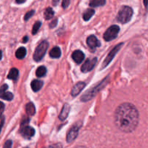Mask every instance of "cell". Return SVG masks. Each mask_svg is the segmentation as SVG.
<instances>
[{"instance_id": "10", "label": "cell", "mask_w": 148, "mask_h": 148, "mask_svg": "<svg viewBox=\"0 0 148 148\" xmlns=\"http://www.w3.org/2000/svg\"><path fill=\"white\" fill-rule=\"evenodd\" d=\"M87 44L91 49H95L96 47L101 46V42L98 40L96 36H94V35L88 36V38L87 39Z\"/></svg>"}, {"instance_id": "24", "label": "cell", "mask_w": 148, "mask_h": 148, "mask_svg": "<svg viewBox=\"0 0 148 148\" xmlns=\"http://www.w3.org/2000/svg\"><path fill=\"white\" fill-rule=\"evenodd\" d=\"M40 26H41V22L40 21H37L34 25H33V30H32V33H33V35L37 33V32L38 31L39 28H40Z\"/></svg>"}, {"instance_id": "22", "label": "cell", "mask_w": 148, "mask_h": 148, "mask_svg": "<svg viewBox=\"0 0 148 148\" xmlns=\"http://www.w3.org/2000/svg\"><path fill=\"white\" fill-rule=\"evenodd\" d=\"M46 71H47V70H46V68L45 66L38 67V68H37V70H36V75H37L38 77L44 76L46 73Z\"/></svg>"}, {"instance_id": "26", "label": "cell", "mask_w": 148, "mask_h": 148, "mask_svg": "<svg viewBox=\"0 0 148 148\" xmlns=\"http://www.w3.org/2000/svg\"><path fill=\"white\" fill-rule=\"evenodd\" d=\"M12 142L9 139V140L6 141V142L4 143L3 148H12Z\"/></svg>"}, {"instance_id": "6", "label": "cell", "mask_w": 148, "mask_h": 148, "mask_svg": "<svg viewBox=\"0 0 148 148\" xmlns=\"http://www.w3.org/2000/svg\"><path fill=\"white\" fill-rule=\"evenodd\" d=\"M122 45H123V43L119 44L117 46H116L115 47H114V49H113L112 50H111V52L108 53V55H107V57H106V58L105 59V60L103 61V65H102V68H106V67L107 65H108V64L111 62V60L114 59V56L116 55L117 52H118L119 51V49H121V47L122 46Z\"/></svg>"}, {"instance_id": "18", "label": "cell", "mask_w": 148, "mask_h": 148, "mask_svg": "<svg viewBox=\"0 0 148 148\" xmlns=\"http://www.w3.org/2000/svg\"><path fill=\"white\" fill-rule=\"evenodd\" d=\"M25 111L28 115H33L36 113V108H35L34 104L32 102L27 103L25 105Z\"/></svg>"}, {"instance_id": "20", "label": "cell", "mask_w": 148, "mask_h": 148, "mask_svg": "<svg viewBox=\"0 0 148 148\" xmlns=\"http://www.w3.org/2000/svg\"><path fill=\"white\" fill-rule=\"evenodd\" d=\"M43 15H44V18L46 20H50V19H51L53 17V15H54V12H53V9L51 7H48V8H46L45 10Z\"/></svg>"}, {"instance_id": "8", "label": "cell", "mask_w": 148, "mask_h": 148, "mask_svg": "<svg viewBox=\"0 0 148 148\" xmlns=\"http://www.w3.org/2000/svg\"><path fill=\"white\" fill-rule=\"evenodd\" d=\"M80 128L79 125H74L72 128L68 131L67 135H66V142L68 143L72 142V141L75 140L77 136L78 133H79V129Z\"/></svg>"}, {"instance_id": "28", "label": "cell", "mask_w": 148, "mask_h": 148, "mask_svg": "<svg viewBox=\"0 0 148 148\" xmlns=\"http://www.w3.org/2000/svg\"><path fill=\"white\" fill-rule=\"evenodd\" d=\"M48 148H63V147H62V145L61 143H56L54 144V145H51Z\"/></svg>"}, {"instance_id": "29", "label": "cell", "mask_w": 148, "mask_h": 148, "mask_svg": "<svg viewBox=\"0 0 148 148\" xmlns=\"http://www.w3.org/2000/svg\"><path fill=\"white\" fill-rule=\"evenodd\" d=\"M7 88H8V86H7V84H4V85L1 86V89H0V94H1V93L5 92L6 90L7 89Z\"/></svg>"}, {"instance_id": "2", "label": "cell", "mask_w": 148, "mask_h": 148, "mask_svg": "<svg viewBox=\"0 0 148 148\" xmlns=\"http://www.w3.org/2000/svg\"><path fill=\"white\" fill-rule=\"evenodd\" d=\"M108 77H106V78H104L102 81L99 83L97 86H95L92 87L91 89H90L89 90L87 91L86 93L83 94L81 97V100L82 102H87V101H89L91 99L93 98L101 89H102L103 87H105V86L106 85V84L108 83Z\"/></svg>"}, {"instance_id": "21", "label": "cell", "mask_w": 148, "mask_h": 148, "mask_svg": "<svg viewBox=\"0 0 148 148\" xmlns=\"http://www.w3.org/2000/svg\"><path fill=\"white\" fill-rule=\"evenodd\" d=\"M106 0H90V6L92 7H101V6L105 5Z\"/></svg>"}, {"instance_id": "23", "label": "cell", "mask_w": 148, "mask_h": 148, "mask_svg": "<svg viewBox=\"0 0 148 148\" xmlns=\"http://www.w3.org/2000/svg\"><path fill=\"white\" fill-rule=\"evenodd\" d=\"M0 97L3 100H7V101H11L13 99V94L11 92H9V91H5V92L0 94Z\"/></svg>"}, {"instance_id": "31", "label": "cell", "mask_w": 148, "mask_h": 148, "mask_svg": "<svg viewBox=\"0 0 148 148\" xmlns=\"http://www.w3.org/2000/svg\"><path fill=\"white\" fill-rule=\"evenodd\" d=\"M15 1L17 4H23V3H24L26 0H15Z\"/></svg>"}, {"instance_id": "1", "label": "cell", "mask_w": 148, "mask_h": 148, "mask_svg": "<svg viewBox=\"0 0 148 148\" xmlns=\"http://www.w3.org/2000/svg\"><path fill=\"white\" fill-rule=\"evenodd\" d=\"M114 123L121 131L132 132L139 123L138 110L131 103L124 102L120 104L114 113Z\"/></svg>"}, {"instance_id": "3", "label": "cell", "mask_w": 148, "mask_h": 148, "mask_svg": "<svg viewBox=\"0 0 148 148\" xmlns=\"http://www.w3.org/2000/svg\"><path fill=\"white\" fill-rule=\"evenodd\" d=\"M133 15V10L132 9L128 6H123L120 10L119 11L118 15H117V20L119 23H127L131 20L132 17Z\"/></svg>"}, {"instance_id": "35", "label": "cell", "mask_w": 148, "mask_h": 148, "mask_svg": "<svg viewBox=\"0 0 148 148\" xmlns=\"http://www.w3.org/2000/svg\"><path fill=\"white\" fill-rule=\"evenodd\" d=\"M59 2V0H53V5L56 6L57 4V3Z\"/></svg>"}, {"instance_id": "17", "label": "cell", "mask_w": 148, "mask_h": 148, "mask_svg": "<svg viewBox=\"0 0 148 148\" xmlns=\"http://www.w3.org/2000/svg\"><path fill=\"white\" fill-rule=\"evenodd\" d=\"M26 54H27V51H26V49L25 47H20L17 49L15 52V56L17 59H23V58L25 57Z\"/></svg>"}, {"instance_id": "27", "label": "cell", "mask_w": 148, "mask_h": 148, "mask_svg": "<svg viewBox=\"0 0 148 148\" xmlns=\"http://www.w3.org/2000/svg\"><path fill=\"white\" fill-rule=\"evenodd\" d=\"M70 1L71 0H63V1H62V7L64 9L67 8L68 6L70 4Z\"/></svg>"}, {"instance_id": "11", "label": "cell", "mask_w": 148, "mask_h": 148, "mask_svg": "<svg viewBox=\"0 0 148 148\" xmlns=\"http://www.w3.org/2000/svg\"><path fill=\"white\" fill-rule=\"evenodd\" d=\"M72 57L76 63L80 64L85 59V54L81 50H76L72 53Z\"/></svg>"}, {"instance_id": "5", "label": "cell", "mask_w": 148, "mask_h": 148, "mask_svg": "<svg viewBox=\"0 0 148 148\" xmlns=\"http://www.w3.org/2000/svg\"><path fill=\"white\" fill-rule=\"evenodd\" d=\"M119 30L120 28L118 26L113 25V26H110V27L106 30L105 33H104L103 35V39H105L106 41L114 40L115 38L117 37Z\"/></svg>"}, {"instance_id": "36", "label": "cell", "mask_w": 148, "mask_h": 148, "mask_svg": "<svg viewBox=\"0 0 148 148\" xmlns=\"http://www.w3.org/2000/svg\"><path fill=\"white\" fill-rule=\"evenodd\" d=\"M77 148H86V147H81V146H79V147H77Z\"/></svg>"}, {"instance_id": "16", "label": "cell", "mask_w": 148, "mask_h": 148, "mask_svg": "<svg viewBox=\"0 0 148 148\" xmlns=\"http://www.w3.org/2000/svg\"><path fill=\"white\" fill-rule=\"evenodd\" d=\"M61 55H62V52H61L60 48L58 46L53 47L49 52V55L52 58H59L61 57Z\"/></svg>"}, {"instance_id": "15", "label": "cell", "mask_w": 148, "mask_h": 148, "mask_svg": "<svg viewBox=\"0 0 148 148\" xmlns=\"http://www.w3.org/2000/svg\"><path fill=\"white\" fill-rule=\"evenodd\" d=\"M19 76V71L17 68H13L9 72L8 75H7V78H10V79L13 80V81H16V80L18 78Z\"/></svg>"}, {"instance_id": "12", "label": "cell", "mask_w": 148, "mask_h": 148, "mask_svg": "<svg viewBox=\"0 0 148 148\" xmlns=\"http://www.w3.org/2000/svg\"><path fill=\"white\" fill-rule=\"evenodd\" d=\"M85 84L84 82L77 83V84L74 86L73 88H72L71 94H72V95L73 96V97H76V96H77L78 94L82 91V89L85 88Z\"/></svg>"}, {"instance_id": "4", "label": "cell", "mask_w": 148, "mask_h": 148, "mask_svg": "<svg viewBox=\"0 0 148 148\" xmlns=\"http://www.w3.org/2000/svg\"><path fill=\"white\" fill-rule=\"evenodd\" d=\"M48 47H49L48 41H43L42 42H40L38 46L36 47L34 54H33V59H34V60H36V62H39L40 59H43Z\"/></svg>"}, {"instance_id": "19", "label": "cell", "mask_w": 148, "mask_h": 148, "mask_svg": "<svg viewBox=\"0 0 148 148\" xmlns=\"http://www.w3.org/2000/svg\"><path fill=\"white\" fill-rule=\"evenodd\" d=\"M95 14V10L93 9H88L85 12L83 13V19L85 21H88L92 17V16Z\"/></svg>"}, {"instance_id": "7", "label": "cell", "mask_w": 148, "mask_h": 148, "mask_svg": "<svg viewBox=\"0 0 148 148\" xmlns=\"http://www.w3.org/2000/svg\"><path fill=\"white\" fill-rule=\"evenodd\" d=\"M20 133L22 136L25 139H31L35 134V129L31 126H29L27 125L21 126V129L20 130Z\"/></svg>"}, {"instance_id": "13", "label": "cell", "mask_w": 148, "mask_h": 148, "mask_svg": "<svg viewBox=\"0 0 148 148\" xmlns=\"http://www.w3.org/2000/svg\"><path fill=\"white\" fill-rule=\"evenodd\" d=\"M69 111H70V106H69L67 103H65V104H64L63 107H62V110L59 116V119H60L61 120H65V119L67 118Z\"/></svg>"}, {"instance_id": "30", "label": "cell", "mask_w": 148, "mask_h": 148, "mask_svg": "<svg viewBox=\"0 0 148 148\" xmlns=\"http://www.w3.org/2000/svg\"><path fill=\"white\" fill-rule=\"evenodd\" d=\"M56 24H57V19H55L52 21V23H50L49 26H50V28H54L56 26Z\"/></svg>"}, {"instance_id": "25", "label": "cell", "mask_w": 148, "mask_h": 148, "mask_svg": "<svg viewBox=\"0 0 148 148\" xmlns=\"http://www.w3.org/2000/svg\"><path fill=\"white\" fill-rule=\"evenodd\" d=\"M34 13H35V10H30V11L27 12L25 15V17H24L25 21H27V20H28L29 19H30V17H31L32 16L34 15Z\"/></svg>"}, {"instance_id": "9", "label": "cell", "mask_w": 148, "mask_h": 148, "mask_svg": "<svg viewBox=\"0 0 148 148\" xmlns=\"http://www.w3.org/2000/svg\"><path fill=\"white\" fill-rule=\"evenodd\" d=\"M97 62V58H91V59H88L85 62H84L83 65H82V68H81V71L83 73H88L90 72V71H92L94 68L95 65H96Z\"/></svg>"}, {"instance_id": "34", "label": "cell", "mask_w": 148, "mask_h": 148, "mask_svg": "<svg viewBox=\"0 0 148 148\" xmlns=\"http://www.w3.org/2000/svg\"><path fill=\"white\" fill-rule=\"evenodd\" d=\"M144 4H145V6L146 7V8H147L148 5V0H144Z\"/></svg>"}, {"instance_id": "33", "label": "cell", "mask_w": 148, "mask_h": 148, "mask_svg": "<svg viewBox=\"0 0 148 148\" xmlns=\"http://www.w3.org/2000/svg\"><path fill=\"white\" fill-rule=\"evenodd\" d=\"M27 40H28V38H27V36H25L24 38H23V41L24 42V43H26V42L27 41Z\"/></svg>"}, {"instance_id": "14", "label": "cell", "mask_w": 148, "mask_h": 148, "mask_svg": "<svg viewBox=\"0 0 148 148\" xmlns=\"http://www.w3.org/2000/svg\"><path fill=\"white\" fill-rule=\"evenodd\" d=\"M43 84V82L42 81H40V80L35 79L32 81L30 85H31V88L32 89H33V91H35V92H37V91H38L39 90L42 88Z\"/></svg>"}, {"instance_id": "32", "label": "cell", "mask_w": 148, "mask_h": 148, "mask_svg": "<svg viewBox=\"0 0 148 148\" xmlns=\"http://www.w3.org/2000/svg\"><path fill=\"white\" fill-rule=\"evenodd\" d=\"M1 114L2 115V113H3V111H4V104H3L2 102H1Z\"/></svg>"}]
</instances>
